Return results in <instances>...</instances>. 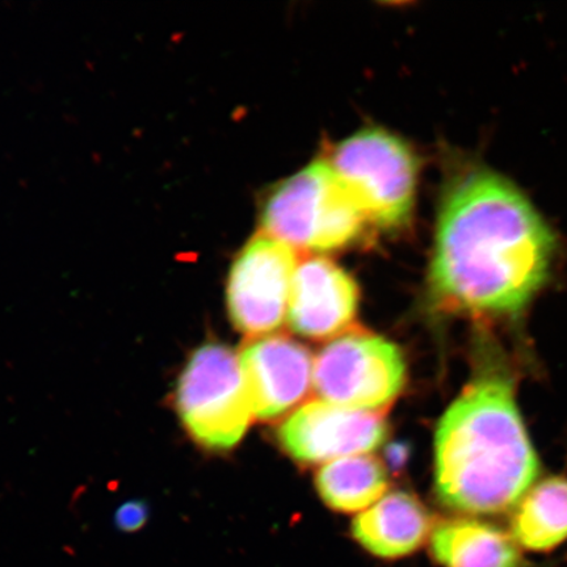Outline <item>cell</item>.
I'll return each instance as SVG.
<instances>
[{
    "instance_id": "cell-2",
    "label": "cell",
    "mask_w": 567,
    "mask_h": 567,
    "mask_svg": "<svg viewBox=\"0 0 567 567\" xmlns=\"http://www.w3.org/2000/svg\"><path fill=\"white\" fill-rule=\"evenodd\" d=\"M540 473L516 400V378L488 354L445 411L435 435V488L444 506L466 515L512 512Z\"/></svg>"
},
{
    "instance_id": "cell-14",
    "label": "cell",
    "mask_w": 567,
    "mask_h": 567,
    "mask_svg": "<svg viewBox=\"0 0 567 567\" xmlns=\"http://www.w3.org/2000/svg\"><path fill=\"white\" fill-rule=\"evenodd\" d=\"M316 485L326 505L336 512L358 513L382 498L388 488V474L374 457L351 456L323 465Z\"/></svg>"
},
{
    "instance_id": "cell-1",
    "label": "cell",
    "mask_w": 567,
    "mask_h": 567,
    "mask_svg": "<svg viewBox=\"0 0 567 567\" xmlns=\"http://www.w3.org/2000/svg\"><path fill=\"white\" fill-rule=\"evenodd\" d=\"M557 238L507 177L473 168L451 184L439 213L430 284L444 310L516 318L549 281Z\"/></svg>"
},
{
    "instance_id": "cell-8",
    "label": "cell",
    "mask_w": 567,
    "mask_h": 567,
    "mask_svg": "<svg viewBox=\"0 0 567 567\" xmlns=\"http://www.w3.org/2000/svg\"><path fill=\"white\" fill-rule=\"evenodd\" d=\"M388 425L379 413L324 401L305 403L280 425L278 436L289 456L302 464L360 456L385 442Z\"/></svg>"
},
{
    "instance_id": "cell-5",
    "label": "cell",
    "mask_w": 567,
    "mask_h": 567,
    "mask_svg": "<svg viewBox=\"0 0 567 567\" xmlns=\"http://www.w3.org/2000/svg\"><path fill=\"white\" fill-rule=\"evenodd\" d=\"M330 165L365 218L384 229H399L409 221L417 159L405 141L381 127H365L339 142Z\"/></svg>"
},
{
    "instance_id": "cell-3",
    "label": "cell",
    "mask_w": 567,
    "mask_h": 567,
    "mask_svg": "<svg viewBox=\"0 0 567 567\" xmlns=\"http://www.w3.org/2000/svg\"><path fill=\"white\" fill-rule=\"evenodd\" d=\"M261 221L290 247L331 251L358 238L365 216L330 162L315 161L276 187Z\"/></svg>"
},
{
    "instance_id": "cell-6",
    "label": "cell",
    "mask_w": 567,
    "mask_h": 567,
    "mask_svg": "<svg viewBox=\"0 0 567 567\" xmlns=\"http://www.w3.org/2000/svg\"><path fill=\"white\" fill-rule=\"evenodd\" d=\"M405 382L406 363L399 347L368 332H346L315 361L317 394L340 408L378 413L392 405Z\"/></svg>"
},
{
    "instance_id": "cell-11",
    "label": "cell",
    "mask_w": 567,
    "mask_h": 567,
    "mask_svg": "<svg viewBox=\"0 0 567 567\" xmlns=\"http://www.w3.org/2000/svg\"><path fill=\"white\" fill-rule=\"evenodd\" d=\"M435 523L421 501L405 492L390 493L352 522V536L370 555L400 559L427 542Z\"/></svg>"
},
{
    "instance_id": "cell-15",
    "label": "cell",
    "mask_w": 567,
    "mask_h": 567,
    "mask_svg": "<svg viewBox=\"0 0 567 567\" xmlns=\"http://www.w3.org/2000/svg\"><path fill=\"white\" fill-rule=\"evenodd\" d=\"M148 519V509L145 503L140 501L126 502L118 507L115 515V524L125 534H133L145 526Z\"/></svg>"
},
{
    "instance_id": "cell-13",
    "label": "cell",
    "mask_w": 567,
    "mask_h": 567,
    "mask_svg": "<svg viewBox=\"0 0 567 567\" xmlns=\"http://www.w3.org/2000/svg\"><path fill=\"white\" fill-rule=\"evenodd\" d=\"M509 535L522 550L550 553L567 543V477L532 486L514 508Z\"/></svg>"
},
{
    "instance_id": "cell-12",
    "label": "cell",
    "mask_w": 567,
    "mask_h": 567,
    "mask_svg": "<svg viewBox=\"0 0 567 567\" xmlns=\"http://www.w3.org/2000/svg\"><path fill=\"white\" fill-rule=\"evenodd\" d=\"M430 550L442 567H532L512 535L472 517L436 523Z\"/></svg>"
},
{
    "instance_id": "cell-7",
    "label": "cell",
    "mask_w": 567,
    "mask_h": 567,
    "mask_svg": "<svg viewBox=\"0 0 567 567\" xmlns=\"http://www.w3.org/2000/svg\"><path fill=\"white\" fill-rule=\"evenodd\" d=\"M293 247L259 234L234 259L226 302L231 322L250 338L268 337L280 329L288 313L297 268Z\"/></svg>"
},
{
    "instance_id": "cell-4",
    "label": "cell",
    "mask_w": 567,
    "mask_h": 567,
    "mask_svg": "<svg viewBox=\"0 0 567 567\" xmlns=\"http://www.w3.org/2000/svg\"><path fill=\"white\" fill-rule=\"evenodd\" d=\"M174 401L190 439L209 451L234 449L254 416L239 354L217 342L190 353L177 379Z\"/></svg>"
},
{
    "instance_id": "cell-10",
    "label": "cell",
    "mask_w": 567,
    "mask_h": 567,
    "mask_svg": "<svg viewBox=\"0 0 567 567\" xmlns=\"http://www.w3.org/2000/svg\"><path fill=\"white\" fill-rule=\"evenodd\" d=\"M358 305L357 282L342 267L326 258H310L296 268L288 324L297 336L329 339L350 328Z\"/></svg>"
},
{
    "instance_id": "cell-9",
    "label": "cell",
    "mask_w": 567,
    "mask_h": 567,
    "mask_svg": "<svg viewBox=\"0 0 567 567\" xmlns=\"http://www.w3.org/2000/svg\"><path fill=\"white\" fill-rule=\"evenodd\" d=\"M254 416L280 420L308 395L315 363L308 349L287 337L248 340L239 353Z\"/></svg>"
}]
</instances>
